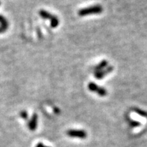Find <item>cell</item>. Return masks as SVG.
<instances>
[{"mask_svg": "<svg viewBox=\"0 0 147 147\" xmlns=\"http://www.w3.org/2000/svg\"><path fill=\"white\" fill-rule=\"evenodd\" d=\"M45 147H49V146H45Z\"/></svg>", "mask_w": 147, "mask_h": 147, "instance_id": "cell-15", "label": "cell"}, {"mask_svg": "<svg viewBox=\"0 0 147 147\" xmlns=\"http://www.w3.org/2000/svg\"><path fill=\"white\" fill-rule=\"evenodd\" d=\"M0 34H2L8 29V20L3 15L0 14Z\"/></svg>", "mask_w": 147, "mask_h": 147, "instance_id": "cell-5", "label": "cell"}, {"mask_svg": "<svg viewBox=\"0 0 147 147\" xmlns=\"http://www.w3.org/2000/svg\"><path fill=\"white\" fill-rule=\"evenodd\" d=\"M20 117H21V118H23V119H27L28 118V114L25 110H23V111H21V113H20Z\"/></svg>", "mask_w": 147, "mask_h": 147, "instance_id": "cell-10", "label": "cell"}, {"mask_svg": "<svg viewBox=\"0 0 147 147\" xmlns=\"http://www.w3.org/2000/svg\"><path fill=\"white\" fill-rule=\"evenodd\" d=\"M136 112H137V113H138L140 115L142 116V117H147V115H146V113H144V111H142V110H136Z\"/></svg>", "mask_w": 147, "mask_h": 147, "instance_id": "cell-11", "label": "cell"}, {"mask_svg": "<svg viewBox=\"0 0 147 147\" xmlns=\"http://www.w3.org/2000/svg\"><path fill=\"white\" fill-rule=\"evenodd\" d=\"M39 14L40 16L44 19H50L51 21L54 18V15L51 14V13H49V12H47V10H40L39 12Z\"/></svg>", "mask_w": 147, "mask_h": 147, "instance_id": "cell-7", "label": "cell"}, {"mask_svg": "<svg viewBox=\"0 0 147 147\" xmlns=\"http://www.w3.org/2000/svg\"><path fill=\"white\" fill-rule=\"evenodd\" d=\"M113 67L112 66H109V67H107L106 69H103V70L98 71H95L94 75L95 77L97 79H102L104 78L106 75H107L108 74H109L113 71Z\"/></svg>", "mask_w": 147, "mask_h": 147, "instance_id": "cell-4", "label": "cell"}, {"mask_svg": "<svg viewBox=\"0 0 147 147\" xmlns=\"http://www.w3.org/2000/svg\"><path fill=\"white\" fill-rule=\"evenodd\" d=\"M0 5H1V2H0Z\"/></svg>", "mask_w": 147, "mask_h": 147, "instance_id": "cell-16", "label": "cell"}, {"mask_svg": "<svg viewBox=\"0 0 147 147\" xmlns=\"http://www.w3.org/2000/svg\"><path fill=\"white\" fill-rule=\"evenodd\" d=\"M54 111H55V113H56L57 114H59V113H60V110H59L58 108H56V109H55V110H54Z\"/></svg>", "mask_w": 147, "mask_h": 147, "instance_id": "cell-14", "label": "cell"}, {"mask_svg": "<svg viewBox=\"0 0 147 147\" xmlns=\"http://www.w3.org/2000/svg\"><path fill=\"white\" fill-rule=\"evenodd\" d=\"M130 125H131L132 127H136V126L140 125V123L137 122V121H130Z\"/></svg>", "mask_w": 147, "mask_h": 147, "instance_id": "cell-12", "label": "cell"}, {"mask_svg": "<svg viewBox=\"0 0 147 147\" xmlns=\"http://www.w3.org/2000/svg\"><path fill=\"white\" fill-rule=\"evenodd\" d=\"M36 147H45V146L43 144H42V143L40 142V143H38V144L36 145Z\"/></svg>", "mask_w": 147, "mask_h": 147, "instance_id": "cell-13", "label": "cell"}, {"mask_svg": "<svg viewBox=\"0 0 147 147\" xmlns=\"http://www.w3.org/2000/svg\"><path fill=\"white\" fill-rule=\"evenodd\" d=\"M59 19L56 16H55L54 18L51 21V27H53V28H55V27H57L59 25Z\"/></svg>", "mask_w": 147, "mask_h": 147, "instance_id": "cell-9", "label": "cell"}, {"mask_svg": "<svg viewBox=\"0 0 147 147\" xmlns=\"http://www.w3.org/2000/svg\"><path fill=\"white\" fill-rule=\"evenodd\" d=\"M67 135L71 138H78L84 139L87 138V133L84 130L80 129H69L66 132Z\"/></svg>", "mask_w": 147, "mask_h": 147, "instance_id": "cell-3", "label": "cell"}, {"mask_svg": "<svg viewBox=\"0 0 147 147\" xmlns=\"http://www.w3.org/2000/svg\"><path fill=\"white\" fill-rule=\"evenodd\" d=\"M103 11V8L102 5H95L92 6L87 7V8L80 9L78 11V15L80 16H84L90 14H97L102 13Z\"/></svg>", "mask_w": 147, "mask_h": 147, "instance_id": "cell-1", "label": "cell"}, {"mask_svg": "<svg viewBox=\"0 0 147 147\" xmlns=\"http://www.w3.org/2000/svg\"><path fill=\"white\" fill-rule=\"evenodd\" d=\"M108 66V61L106 60H103L102 61H101L98 65H97L94 67L95 71H98L103 70V69H106Z\"/></svg>", "mask_w": 147, "mask_h": 147, "instance_id": "cell-8", "label": "cell"}, {"mask_svg": "<svg viewBox=\"0 0 147 147\" xmlns=\"http://www.w3.org/2000/svg\"><path fill=\"white\" fill-rule=\"evenodd\" d=\"M37 125H38V115L36 113H34L32 115L31 120L29 121L28 126L32 131H34L37 127Z\"/></svg>", "mask_w": 147, "mask_h": 147, "instance_id": "cell-6", "label": "cell"}, {"mask_svg": "<svg viewBox=\"0 0 147 147\" xmlns=\"http://www.w3.org/2000/svg\"><path fill=\"white\" fill-rule=\"evenodd\" d=\"M88 88H89V91L92 92H95L97 94H98L102 97L106 96L107 95V91H106V90L104 88L97 85L94 82H90L89 85H88Z\"/></svg>", "mask_w": 147, "mask_h": 147, "instance_id": "cell-2", "label": "cell"}]
</instances>
